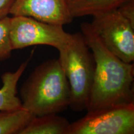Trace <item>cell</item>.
Wrapping results in <instances>:
<instances>
[{
	"label": "cell",
	"instance_id": "cell-1",
	"mask_svg": "<svg viewBox=\"0 0 134 134\" xmlns=\"http://www.w3.org/2000/svg\"><path fill=\"white\" fill-rule=\"evenodd\" d=\"M80 28L95 61L87 111L134 103L133 63L125 62L110 52L89 23H82Z\"/></svg>",
	"mask_w": 134,
	"mask_h": 134
},
{
	"label": "cell",
	"instance_id": "cell-2",
	"mask_svg": "<svg viewBox=\"0 0 134 134\" xmlns=\"http://www.w3.org/2000/svg\"><path fill=\"white\" fill-rule=\"evenodd\" d=\"M20 95L23 108L35 116L58 114L70 107L69 83L58 59L37 66L22 86Z\"/></svg>",
	"mask_w": 134,
	"mask_h": 134
},
{
	"label": "cell",
	"instance_id": "cell-3",
	"mask_svg": "<svg viewBox=\"0 0 134 134\" xmlns=\"http://www.w3.org/2000/svg\"><path fill=\"white\" fill-rule=\"evenodd\" d=\"M58 60L69 83L71 103L75 112L86 109L95 72L93 53L81 32L71 34L64 48L59 50Z\"/></svg>",
	"mask_w": 134,
	"mask_h": 134
},
{
	"label": "cell",
	"instance_id": "cell-4",
	"mask_svg": "<svg viewBox=\"0 0 134 134\" xmlns=\"http://www.w3.org/2000/svg\"><path fill=\"white\" fill-rule=\"evenodd\" d=\"M89 23L103 45L126 63L134 61V25L117 9L98 13Z\"/></svg>",
	"mask_w": 134,
	"mask_h": 134
},
{
	"label": "cell",
	"instance_id": "cell-5",
	"mask_svg": "<svg viewBox=\"0 0 134 134\" xmlns=\"http://www.w3.org/2000/svg\"><path fill=\"white\" fill-rule=\"evenodd\" d=\"M70 36L71 34L65 32L63 26L45 23L31 17L10 18L9 38L13 50L46 45L59 51L65 47Z\"/></svg>",
	"mask_w": 134,
	"mask_h": 134
},
{
	"label": "cell",
	"instance_id": "cell-6",
	"mask_svg": "<svg viewBox=\"0 0 134 134\" xmlns=\"http://www.w3.org/2000/svg\"><path fill=\"white\" fill-rule=\"evenodd\" d=\"M134 103L89 110L68 134H133Z\"/></svg>",
	"mask_w": 134,
	"mask_h": 134
},
{
	"label": "cell",
	"instance_id": "cell-7",
	"mask_svg": "<svg viewBox=\"0 0 134 134\" xmlns=\"http://www.w3.org/2000/svg\"><path fill=\"white\" fill-rule=\"evenodd\" d=\"M60 26L71 23L67 0H15L10 14Z\"/></svg>",
	"mask_w": 134,
	"mask_h": 134
},
{
	"label": "cell",
	"instance_id": "cell-8",
	"mask_svg": "<svg viewBox=\"0 0 134 134\" xmlns=\"http://www.w3.org/2000/svg\"><path fill=\"white\" fill-rule=\"evenodd\" d=\"M31 58L21 63L16 71L6 72L1 76L3 85L0 88V110H16L23 108L21 99L18 96L17 86Z\"/></svg>",
	"mask_w": 134,
	"mask_h": 134
},
{
	"label": "cell",
	"instance_id": "cell-9",
	"mask_svg": "<svg viewBox=\"0 0 134 134\" xmlns=\"http://www.w3.org/2000/svg\"><path fill=\"white\" fill-rule=\"evenodd\" d=\"M70 123L57 114L34 116L20 134H68Z\"/></svg>",
	"mask_w": 134,
	"mask_h": 134
},
{
	"label": "cell",
	"instance_id": "cell-10",
	"mask_svg": "<svg viewBox=\"0 0 134 134\" xmlns=\"http://www.w3.org/2000/svg\"><path fill=\"white\" fill-rule=\"evenodd\" d=\"M129 0H67L73 18L93 16L98 13L117 9Z\"/></svg>",
	"mask_w": 134,
	"mask_h": 134
},
{
	"label": "cell",
	"instance_id": "cell-11",
	"mask_svg": "<svg viewBox=\"0 0 134 134\" xmlns=\"http://www.w3.org/2000/svg\"><path fill=\"white\" fill-rule=\"evenodd\" d=\"M34 116L23 108L0 110V134H20Z\"/></svg>",
	"mask_w": 134,
	"mask_h": 134
},
{
	"label": "cell",
	"instance_id": "cell-12",
	"mask_svg": "<svg viewBox=\"0 0 134 134\" xmlns=\"http://www.w3.org/2000/svg\"><path fill=\"white\" fill-rule=\"evenodd\" d=\"M9 22L8 16L0 19V62L9 58L13 50L9 38Z\"/></svg>",
	"mask_w": 134,
	"mask_h": 134
},
{
	"label": "cell",
	"instance_id": "cell-13",
	"mask_svg": "<svg viewBox=\"0 0 134 134\" xmlns=\"http://www.w3.org/2000/svg\"><path fill=\"white\" fill-rule=\"evenodd\" d=\"M122 16L134 25V0H129L117 8Z\"/></svg>",
	"mask_w": 134,
	"mask_h": 134
},
{
	"label": "cell",
	"instance_id": "cell-14",
	"mask_svg": "<svg viewBox=\"0 0 134 134\" xmlns=\"http://www.w3.org/2000/svg\"><path fill=\"white\" fill-rule=\"evenodd\" d=\"M15 0H0V19L8 16Z\"/></svg>",
	"mask_w": 134,
	"mask_h": 134
}]
</instances>
